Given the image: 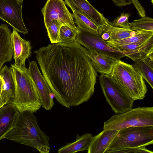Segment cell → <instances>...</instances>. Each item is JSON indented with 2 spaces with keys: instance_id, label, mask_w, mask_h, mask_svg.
<instances>
[{
  "instance_id": "1",
  "label": "cell",
  "mask_w": 153,
  "mask_h": 153,
  "mask_svg": "<svg viewBox=\"0 0 153 153\" xmlns=\"http://www.w3.org/2000/svg\"><path fill=\"white\" fill-rule=\"evenodd\" d=\"M52 44L34 53L55 98L67 108L88 101L94 93L98 76L87 49L75 41Z\"/></svg>"
},
{
  "instance_id": "2",
  "label": "cell",
  "mask_w": 153,
  "mask_h": 153,
  "mask_svg": "<svg viewBox=\"0 0 153 153\" xmlns=\"http://www.w3.org/2000/svg\"><path fill=\"white\" fill-rule=\"evenodd\" d=\"M4 138L29 146L41 153H49L50 138L39 126L36 118L29 111L19 112L13 127Z\"/></svg>"
},
{
  "instance_id": "3",
  "label": "cell",
  "mask_w": 153,
  "mask_h": 153,
  "mask_svg": "<svg viewBox=\"0 0 153 153\" xmlns=\"http://www.w3.org/2000/svg\"><path fill=\"white\" fill-rule=\"evenodd\" d=\"M15 85L14 97L11 102L20 112H36L41 107L39 94L35 83L25 65L15 64L10 68Z\"/></svg>"
},
{
  "instance_id": "4",
  "label": "cell",
  "mask_w": 153,
  "mask_h": 153,
  "mask_svg": "<svg viewBox=\"0 0 153 153\" xmlns=\"http://www.w3.org/2000/svg\"><path fill=\"white\" fill-rule=\"evenodd\" d=\"M134 100H143L148 90L142 76L132 65L120 60L114 64L110 75Z\"/></svg>"
},
{
  "instance_id": "5",
  "label": "cell",
  "mask_w": 153,
  "mask_h": 153,
  "mask_svg": "<svg viewBox=\"0 0 153 153\" xmlns=\"http://www.w3.org/2000/svg\"><path fill=\"white\" fill-rule=\"evenodd\" d=\"M153 143V126L132 127L118 132L108 147L106 153L146 146Z\"/></svg>"
},
{
  "instance_id": "6",
  "label": "cell",
  "mask_w": 153,
  "mask_h": 153,
  "mask_svg": "<svg viewBox=\"0 0 153 153\" xmlns=\"http://www.w3.org/2000/svg\"><path fill=\"white\" fill-rule=\"evenodd\" d=\"M153 126V107H139L116 114L104 123L103 129L119 131L132 127Z\"/></svg>"
},
{
  "instance_id": "7",
  "label": "cell",
  "mask_w": 153,
  "mask_h": 153,
  "mask_svg": "<svg viewBox=\"0 0 153 153\" xmlns=\"http://www.w3.org/2000/svg\"><path fill=\"white\" fill-rule=\"evenodd\" d=\"M99 80L106 100L114 112L121 113L132 108L134 101L110 75L101 74Z\"/></svg>"
},
{
  "instance_id": "8",
  "label": "cell",
  "mask_w": 153,
  "mask_h": 153,
  "mask_svg": "<svg viewBox=\"0 0 153 153\" xmlns=\"http://www.w3.org/2000/svg\"><path fill=\"white\" fill-rule=\"evenodd\" d=\"M78 33L75 41L88 50L94 51L117 61L126 54L108 45L96 32L77 25Z\"/></svg>"
},
{
  "instance_id": "9",
  "label": "cell",
  "mask_w": 153,
  "mask_h": 153,
  "mask_svg": "<svg viewBox=\"0 0 153 153\" xmlns=\"http://www.w3.org/2000/svg\"><path fill=\"white\" fill-rule=\"evenodd\" d=\"M46 28L54 20L78 30L72 14L69 11L63 0H48L41 10Z\"/></svg>"
},
{
  "instance_id": "10",
  "label": "cell",
  "mask_w": 153,
  "mask_h": 153,
  "mask_svg": "<svg viewBox=\"0 0 153 153\" xmlns=\"http://www.w3.org/2000/svg\"><path fill=\"white\" fill-rule=\"evenodd\" d=\"M22 3L17 0H0V19L25 35L28 32L22 18Z\"/></svg>"
},
{
  "instance_id": "11",
  "label": "cell",
  "mask_w": 153,
  "mask_h": 153,
  "mask_svg": "<svg viewBox=\"0 0 153 153\" xmlns=\"http://www.w3.org/2000/svg\"><path fill=\"white\" fill-rule=\"evenodd\" d=\"M28 69L39 91L41 106L47 110H51L54 105L51 97L53 93L40 71L36 62H30Z\"/></svg>"
},
{
  "instance_id": "12",
  "label": "cell",
  "mask_w": 153,
  "mask_h": 153,
  "mask_svg": "<svg viewBox=\"0 0 153 153\" xmlns=\"http://www.w3.org/2000/svg\"><path fill=\"white\" fill-rule=\"evenodd\" d=\"M64 1L72 11L77 12L86 16L104 30V27L109 21L87 0H65Z\"/></svg>"
},
{
  "instance_id": "13",
  "label": "cell",
  "mask_w": 153,
  "mask_h": 153,
  "mask_svg": "<svg viewBox=\"0 0 153 153\" xmlns=\"http://www.w3.org/2000/svg\"><path fill=\"white\" fill-rule=\"evenodd\" d=\"M125 53L134 62L146 56L153 54V37L146 40L112 48Z\"/></svg>"
},
{
  "instance_id": "14",
  "label": "cell",
  "mask_w": 153,
  "mask_h": 153,
  "mask_svg": "<svg viewBox=\"0 0 153 153\" xmlns=\"http://www.w3.org/2000/svg\"><path fill=\"white\" fill-rule=\"evenodd\" d=\"M11 38L14 64L18 66L25 65V60L31 55L30 42L22 39L14 29L11 33Z\"/></svg>"
},
{
  "instance_id": "15",
  "label": "cell",
  "mask_w": 153,
  "mask_h": 153,
  "mask_svg": "<svg viewBox=\"0 0 153 153\" xmlns=\"http://www.w3.org/2000/svg\"><path fill=\"white\" fill-rule=\"evenodd\" d=\"M19 111L11 102L0 108V140L13 127Z\"/></svg>"
},
{
  "instance_id": "16",
  "label": "cell",
  "mask_w": 153,
  "mask_h": 153,
  "mask_svg": "<svg viewBox=\"0 0 153 153\" xmlns=\"http://www.w3.org/2000/svg\"><path fill=\"white\" fill-rule=\"evenodd\" d=\"M118 131L111 129L103 130L93 137L87 149L88 153H106L108 147L115 137Z\"/></svg>"
},
{
  "instance_id": "17",
  "label": "cell",
  "mask_w": 153,
  "mask_h": 153,
  "mask_svg": "<svg viewBox=\"0 0 153 153\" xmlns=\"http://www.w3.org/2000/svg\"><path fill=\"white\" fill-rule=\"evenodd\" d=\"M11 32L6 24L0 26V71L4 64L11 61L13 55Z\"/></svg>"
},
{
  "instance_id": "18",
  "label": "cell",
  "mask_w": 153,
  "mask_h": 153,
  "mask_svg": "<svg viewBox=\"0 0 153 153\" xmlns=\"http://www.w3.org/2000/svg\"><path fill=\"white\" fill-rule=\"evenodd\" d=\"M86 54L97 73L110 75L116 61L94 51L87 50Z\"/></svg>"
},
{
  "instance_id": "19",
  "label": "cell",
  "mask_w": 153,
  "mask_h": 153,
  "mask_svg": "<svg viewBox=\"0 0 153 153\" xmlns=\"http://www.w3.org/2000/svg\"><path fill=\"white\" fill-rule=\"evenodd\" d=\"M134 68L153 89V54L146 56L134 62Z\"/></svg>"
},
{
  "instance_id": "20",
  "label": "cell",
  "mask_w": 153,
  "mask_h": 153,
  "mask_svg": "<svg viewBox=\"0 0 153 153\" xmlns=\"http://www.w3.org/2000/svg\"><path fill=\"white\" fill-rule=\"evenodd\" d=\"M0 75L4 80L1 95L3 101L7 104L11 102L14 97V81L10 68L6 65L1 68Z\"/></svg>"
},
{
  "instance_id": "21",
  "label": "cell",
  "mask_w": 153,
  "mask_h": 153,
  "mask_svg": "<svg viewBox=\"0 0 153 153\" xmlns=\"http://www.w3.org/2000/svg\"><path fill=\"white\" fill-rule=\"evenodd\" d=\"M93 136L91 134L87 133L82 136L76 135V140L67 143L58 150V153H74L87 150L92 141Z\"/></svg>"
},
{
  "instance_id": "22",
  "label": "cell",
  "mask_w": 153,
  "mask_h": 153,
  "mask_svg": "<svg viewBox=\"0 0 153 153\" xmlns=\"http://www.w3.org/2000/svg\"><path fill=\"white\" fill-rule=\"evenodd\" d=\"M105 31L110 34V38L108 41H113L126 39L135 35L142 31H135L130 29L116 27L111 25L109 21L104 27Z\"/></svg>"
},
{
  "instance_id": "23",
  "label": "cell",
  "mask_w": 153,
  "mask_h": 153,
  "mask_svg": "<svg viewBox=\"0 0 153 153\" xmlns=\"http://www.w3.org/2000/svg\"><path fill=\"white\" fill-rule=\"evenodd\" d=\"M153 37V32L142 31L135 35L122 39L106 41L107 44L110 47H114L136 43L148 39Z\"/></svg>"
},
{
  "instance_id": "24",
  "label": "cell",
  "mask_w": 153,
  "mask_h": 153,
  "mask_svg": "<svg viewBox=\"0 0 153 153\" xmlns=\"http://www.w3.org/2000/svg\"><path fill=\"white\" fill-rule=\"evenodd\" d=\"M74 23L82 27L93 30L100 36L104 32V30L86 16L77 12L73 11Z\"/></svg>"
},
{
  "instance_id": "25",
  "label": "cell",
  "mask_w": 153,
  "mask_h": 153,
  "mask_svg": "<svg viewBox=\"0 0 153 153\" xmlns=\"http://www.w3.org/2000/svg\"><path fill=\"white\" fill-rule=\"evenodd\" d=\"M130 29L135 31L153 32V19L144 16L129 23Z\"/></svg>"
},
{
  "instance_id": "26",
  "label": "cell",
  "mask_w": 153,
  "mask_h": 153,
  "mask_svg": "<svg viewBox=\"0 0 153 153\" xmlns=\"http://www.w3.org/2000/svg\"><path fill=\"white\" fill-rule=\"evenodd\" d=\"M78 30L72 29L66 26L62 25L59 31V43H69L75 41Z\"/></svg>"
},
{
  "instance_id": "27",
  "label": "cell",
  "mask_w": 153,
  "mask_h": 153,
  "mask_svg": "<svg viewBox=\"0 0 153 153\" xmlns=\"http://www.w3.org/2000/svg\"><path fill=\"white\" fill-rule=\"evenodd\" d=\"M62 25L59 21L54 20L46 28L48 36L51 43L59 42V31Z\"/></svg>"
},
{
  "instance_id": "28",
  "label": "cell",
  "mask_w": 153,
  "mask_h": 153,
  "mask_svg": "<svg viewBox=\"0 0 153 153\" xmlns=\"http://www.w3.org/2000/svg\"><path fill=\"white\" fill-rule=\"evenodd\" d=\"M131 14L129 13H121L120 16L117 17L112 22L113 26L130 29V24L128 21Z\"/></svg>"
},
{
  "instance_id": "29",
  "label": "cell",
  "mask_w": 153,
  "mask_h": 153,
  "mask_svg": "<svg viewBox=\"0 0 153 153\" xmlns=\"http://www.w3.org/2000/svg\"><path fill=\"white\" fill-rule=\"evenodd\" d=\"M146 146H142L138 147L123 150L124 153H153V152L148 150L146 148Z\"/></svg>"
},
{
  "instance_id": "30",
  "label": "cell",
  "mask_w": 153,
  "mask_h": 153,
  "mask_svg": "<svg viewBox=\"0 0 153 153\" xmlns=\"http://www.w3.org/2000/svg\"><path fill=\"white\" fill-rule=\"evenodd\" d=\"M114 5L122 7L132 4L131 0H111Z\"/></svg>"
},
{
  "instance_id": "31",
  "label": "cell",
  "mask_w": 153,
  "mask_h": 153,
  "mask_svg": "<svg viewBox=\"0 0 153 153\" xmlns=\"http://www.w3.org/2000/svg\"><path fill=\"white\" fill-rule=\"evenodd\" d=\"M110 37L109 33L106 31H105L101 36L102 39L105 41H108Z\"/></svg>"
},
{
  "instance_id": "32",
  "label": "cell",
  "mask_w": 153,
  "mask_h": 153,
  "mask_svg": "<svg viewBox=\"0 0 153 153\" xmlns=\"http://www.w3.org/2000/svg\"><path fill=\"white\" fill-rule=\"evenodd\" d=\"M1 91H0V108L4 105L6 104L3 101L1 95Z\"/></svg>"
},
{
  "instance_id": "33",
  "label": "cell",
  "mask_w": 153,
  "mask_h": 153,
  "mask_svg": "<svg viewBox=\"0 0 153 153\" xmlns=\"http://www.w3.org/2000/svg\"><path fill=\"white\" fill-rule=\"evenodd\" d=\"M4 82V80L0 75V91H2V85Z\"/></svg>"
},
{
  "instance_id": "34",
  "label": "cell",
  "mask_w": 153,
  "mask_h": 153,
  "mask_svg": "<svg viewBox=\"0 0 153 153\" xmlns=\"http://www.w3.org/2000/svg\"><path fill=\"white\" fill-rule=\"evenodd\" d=\"M18 1H20L21 2H23V0H17Z\"/></svg>"
},
{
  "instance_id": "35",
  "label": "cell",
  "mask_w": 153,
  "mask_h": 153,
  "mask_svg": "<svg viewBox=\"0 0 153 153\" xmlns=\"http://www.w3.org/2000/svg\"><path fill=\"white\" fill-rule=\"evenodd\" d=\"M152 3L153 4V0H151Z\"/></svg>"
}]
</instances>
